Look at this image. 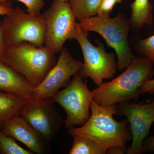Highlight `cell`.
<instances>
[{"instance_id":"ac0fdd59","label":"cell","mask_w":154,"mask_h":154,"mask_svg":"<svg viewBox=\"0 0 154 154\" xmlns=\"http://www.w3.org/2000/svg\"><path fill=\"white\" fill-rule=\"evenodd\" d=\"M0 154H33L19 145L16 140L0 131Z\"/></svg>"},{"instance_id":"5b68a950","label":"cell","mask_w":154,"mask_h":154,"mask_svg":"<svg viewBox=\"0 0 154 154\" xmlns=\"http://www.w3.org/2000/svg\"><path fill=\"white\" fill-rule=\"evenodd\" d=\"M2 26L7 48L24 42L44 45L46 28L42 14L32 15L20 8H14L4 17Z\"/></svg>"},{"instance_id":"5bb4252c","label":"cell","mask_w":154,"mask_h":154,"mask_svg":"<svg viewBox=\"0 0 154 154\" xmlns=\"http://www.w3.org/2000/svg\"><path fill=\"white\" fill-rule=\"evenodd\" d=\"M26 99L0 91V131L9 119L19 115Z\"/></svg>"},{"instance_id":"ba28073f","label":"cell","mask_w":154,"mask_h":154,"mask_svg":"<svg viewBox=\"0 0 154 154\" xmlns=\"http://www.w3.org/2000/svg\"><path fill=\"white\" fill-rule=\"evenodd\" d=\"M42 14L46 24L45 45L54 53L60 52L67 39L74 38L77 22L70 5L54 0Z\"/></svg>"},{"instance_id":"9c48e42d","label":"cell","mask_w":154,"mask_h":154,"mask_svg":"<svg viewBox=\"0 0 154 154\" xmlns=\"http://www.w3.org/2000/svg\"><path fill=\"white\" fill-rule=\"evenodd\" d=\"M52 98L26 99L19 116L50 143L57 135L64 119L54 107Z\"/></svg>"},{"instance_id":"e0dca14e","label":"cell","mask_w":154,"mask_h":154,"mask_svg":"<svg viewBox=\"0 0 154 154\" xmlns=\"http://www.w3.org/2000/svg\"><path fill=\"white\" fill-rule=\"evenodd\" d=\"M69 154H105L107 150L95 141L80 135H75Z\"/></svg>"},{"instance_id":"8992f818","label":"cell","mask_w":154,"mask_h":154,"mask_svg":"<svg viewBox=\"0 0 154 154\" xmlns=\"http://www.w3.org/2000/svg\"><path fill=\"white\" fill-rule=\"evenodd\" d=\"M83 79L79 72L75 74L72 82L51 98L66 112L64 123L67 129L82 126L91 116L90 107L94 95Z\"/></svg>"},{"instance_id":"277c9868","label":"cell","mask_w":154,"mask_h":154,"mask_svg":"<svg viewBox=\"0 0 154 154\" xmlns=\"http://www.w3.org/2000/svg\"><path fill=\"white\" fill-rule=\"evenodd\" d=\"M81 30L89 35V32L99 33L108 46L115 50L118 57L116 67L122 70L129 66L135 58L128 40L130 22L123 14L119 13L116 17H101L98 15L80 21Z\"/></svg>"},{"instance_id":"9a60e30c","label":"cell","mask_w":154,"mask_h":154,"mask_svg":"<svg viewBox=\"0 0 154 154\" xmlns=\"http://www.w3.org/2000/svg\"><path fill=\"white\" fill-rule=\"evenodd\" d=\"M131 8L132 12L130 22L136 29H140L146 24L151 25L153 6L149 0H135Z\"/></svg>"},{"instance_id":"83f0119b","label":"cell","mask_w":154,"mask_h":154,"mask_svg":"<svg viewBox=\"0 0 154 154\" xmlns=\"http://www.w3.org/2000/svg\"><path fill=\"white\" fill-rule=\"evenodd\" d=\"M2 21H1V20H0V24H1V23H2Z\"/></svg>"},{"instance_id":"7a4b0ae2","label":"cell","mask_w":154,"mask_h":154,"mask_svg":"<svg viewBox=\"0 0 154 154\" xmlns=\"http://www.w3.org/2000/svg\"><path fill=\"white\" fill-rule=\"evenodd\" d=\"M154 64L146 57H135L121 75L92 91L93 99L99 105L107 107L137 98L142 84L154 75Z\"/></svg>"},{"instance_id":"4fadbf2b","label":"cell","mask_w":154,"mask_h":154,"mask_svg":"<svg viewBox=\"0 0 154 154\" xmlns=\"http://www.w3.org/2000/svg\"><path fill=\"white\" fill-rule=\"evenodd\" d=\"M34 88L25 77L0 60V91L27 99Z\"/></svg>"},{"instance_id":"603a6c76","label":"cell","mask_w":154,"mask_h":154,"mask_svg":"<svg viewBox=\"0 0 154 154\" xmlns=\"http://www.w3.org/2000/svg\"><path fill=\"white\" fill-rule=\"evenodd\" d=\"M146 152H154V136L146 138L144 141L142 146L140 154Z\"/></svg>"},{"instance_id":"7402d4cb","label":"cell","mask_w":154,"mask_h":154,"mask_svg":"<svg viewBox=\"0 0 154 154\" xmlns=\"http://www.w3.org/2000/svg\"><path fill=\"white\" fill-rule=\"evenodd\" d=\"M154 94V79H151L144 82L139 88L138 96L141 94Z\"/></svg>"},{"instance_id":"52a82bcc","label":"cell","mask_w":154,"mask_h":154,"mask_svg":"<svg viewBox=\"0 0 154 154\" xmlns=\"http://www.w3.org/2000/svg\"><path fill=\"white\" fill-rule=\"evenodd\" d=\"M88 35L81 30L77 22L74 39L79 42L84 55V62L79 73L85 79L90 77L97 86L103 80L113 78L116 72L115 54L107 53L104 45L95 46L88 39Z\"/></svg>"},{"instance_id":"7c38bea8","label":"cell","mask_w":154,"mask_h":154,"mask_svg":"<svg viewBox=\"0 0 154 154\" xmlns=\"http://www.w3.org/2000/svg\"><path fill=\"white\" fill-rule=\"evenodd\" d=\"M1 131L24 144L33 154L44 153L47 149L49 143L20 116L9 119Z\"/></svg>"},{"instance_id":"d6986e66","label":"cell","mask_w":154,"mask_h":154,"mask_svg":"<svg viewBox=\"0 0 154 154\" xmlns=\"http://www.w3.org/2000/svg\"><path fill=\"white\" fill-rule=\"evenodd\" d=\"M135 49L151 60L154 63V35L140 40Z\"/></svg>"},{"instance_id":"4316f807","label":"cell","mask_w":154,"mask_h":154,"mask_svg":"<svg viewBox=\"0 0 154 154\" xmlns=\"http://www.w3.org/2000/svg\"><path fill=\"white\" fill-rule=\"evenodd\" d=\"M57 1H61V2H68L69 0H57Z\"/></svg>"},{"instance_id":"6da1fadb","label":"cell","mask_w":154,"mask_h":154,"mask_svg":"<svg viewBox=\"0 0 154 154\" xmlns=\"http://www.w3.org/2000/svg\"><path fill=\"white\" fill-rule=\"evenodd\" d=\"M90 118L80 127L67 129L72 136L80 135L92 140L106 150L113 146L120 148L126 152L125 145L131 137L128 121H116L113 116L118 115L116 105L103 107L93 99Z\"/></svg>"},{"instance_id":"484cf974","label":"cell","mask_w":154,"mask_h":154,"mask_svg":"<svg viewBox=\"0 0 154 154\" xmlns=\"http://www.w3.org/2000/svg\"><path fill=\"white\" fill-rule=\"evenodd\" d=\"M125 152L120 148L117 146H113L107 149L106 154H123Z\"/></svg>"},{"instance_id":"ffe728a7","label":"cell","mask_w":154,"mask_h":154,"mask_svg":"<svg viewBox=\"0 0 154 154\" xmlns=\"http://www.w3.org/2000/svg\"><path fill=\"white\" fill-rule=\"evenodd\" d=\"M11 0H0V4ZM25 4L27 13L34 15L41 14L42 9L45 5L44 0H16Z\"/></svg>"},{"instance_id":"3957f363","label":"cell","mask_w":154,"mask_h":154,"mask_svg":"<svg viewBox=\"0 0 154 154\" xmlns=\"http://www.w3.org/2000/svg\"><path fill=\"white\" fill-rule=\"evenodd\" d=\"M1 61L25 77L35 88L55 66L56 57L45 45L37 47L24 42L7 48Z\"/></svg>"},{"instance_id":"2e32d148","label":"cell","mask_w":154,"mask_h":154,"mask_svg":"<svg viewBox=\"0 0 154 154\" xmlns=\"http://www.w3.org/2000/svg\"><path fill=\"white\" fill-rule=\"evenodd\" d=\"M76 19L79 22L97 15L102 0H69Z\"/></svg>"},{"instance_id":"d4e9b609","label":"cell","mask_w":154,"mask_h":154,"mask_svg":"<svg viewBox=\"0 0 154 154\" xmlns=\"http://www.w3.org/2000/svg\"><path fill=\"white\" fill-rule=\"evenodd\" d=\"M13 9L12 3L10 1L0 4V15L3 16L8 15Z\"/></svg>"},{"instance_id":"30bf717a","label":"cell","mask_w":154,"mask_h":154,"mask_svg":"<svg viewBox=\"0 0 154 154\" xmlns=\"http://www.w3.org/2000/svg\"><path fill=\"white\" fill-rule=\"evenodd\" d=\"M117 107L118 115L126 116L130 124L132 143L125 152L140 154L143 143L154 122V99L150 102L139 104L122 102L119 103Z\"/></svg>"},{"instance_id":"cb8c5ba5","label":"cell","mask_w":154,"mask_h":154,"mask_svg":"<svg viewBox=\"0 0 154 154\" xmlns=\"http://www.w3.org/2000/svg\"><path fill=\"white\" fill-rule=\"evenodd\" d=\"M6 50H7V47L6 46L2 22V23L0 24V60H1L3 56L5 54Z\"/></svg>"},{"instance_id":"44dd1931","label":"cell","mask_w":154,"mask_h":154,"mask_svg":"<svg viewBox=\"0 0 154 154\" xmlns=\"http://www.w3.org/2000/svg\"><path fill=\"white\" fill-rule=\"evenodd\" d=\"M122 0H102L98 9L97 15L101 17L110 16V13L116 3H120Z\"/></svg>"},{"instance_id":"8fae6325","label":"cell","mask_w":154,"mask_h":154,"mask_svg":"<svg viewBox=\"0 0 154 154\" xmlns=\"http://www.w3.org/2000/svg\"><path fill=\"white\" fill-rule=\"evenodd\" d=\"M60 52L55 66L42 82L34 88L30 98H52L61 88L67 86L71 77L82 68L83 63L75 59L67 49L63 48Z\"/></svg>"}]
</instances>
